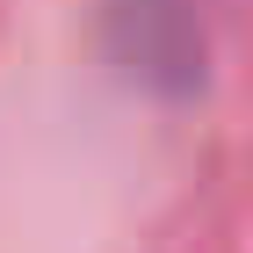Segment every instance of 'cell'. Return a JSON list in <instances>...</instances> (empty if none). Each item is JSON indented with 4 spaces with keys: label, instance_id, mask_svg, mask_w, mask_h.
Wrapping results in <instances>:
<instances>
[{
    "label": "cell",
    "instance_id": "6da1fadb",
    "mask_svg": "<svg viewBox=\"0 0 253 253\" xmlns=\"http://www.w3.org/2000/svg\"><path fill=\"white\" fill-rule=\"evenodd\" d=\"M109 51L123 58V73H137L159 94H195L210 58H203V15L195 0H109Z\"/></svg>",
    "mask_w": 253,
    "mask_h": 253
}]
</instances>
